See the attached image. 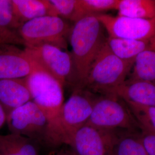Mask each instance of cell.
I'll return each instance as SVG.
<instances>
[{
    "instance_id": "cell-24",
    "label": "cell",
    "mask_w": 155,
    "mask_h": 155,
    "mask_svg": "<svg viewBox=\"0 0 155 155\" xmlns=\"http://www.w3.org/2000/svg\"><path fill=\"white\" fill-rule=\"evenodd\" d=\"M24 45L18 32L9 31L0 27V45Z\"/></svg>"
},
{
    "instance_id": "cell-28",
    "label": "cell",
    "mask_w": 155,
    "mask_h": 155,
    "mask_svg": "<svg viewBox=\"0 0 155 155\" xmlns=\"http://www.w3.org/2000/svg\"></svg>"
},
{
    "instance_id": "cell-2",
    "label": "cell",
    "mask_w": 155,
    "mask_h": 155,
    "mask_svg": "<svg viewBox=\"0 0 155 155\" xmlns=\"http://www.w3.org/2000/svg\"><path fill=\"white\" fill-rule=\"evenodd\" d=\"M105 31L96 16L84 17L72 26L68 40L77 76V88H83L90 67L106 42Z\"/></svg>"
},
{
    "instance_id": "cell-8",
    "label": "cell",
    "mask_w": 155,
    "mask_h": 155,
    "mask_svg": "<svg viewBox=\"0 0 155 155\" xmlns=\"http://www.w3.org/2000/svg\"><path fill=\"white\" fill-rule=\"evenodd\" d=\"M6 123L10 133L24 136L34 142L45 143L49 121L32 101L11 111L7 116Z\"/></svg>"
},
{
    "instance_id": "cell-25",
    "label": "cell",
    "mask_w": 155,
    "mask_h": 155,
    "mask_svg": "<svg viewBox=\"0 0 155 155\" xmlns=\"http://www.w3.org/2000/svg\"><path fill=\"white\" fill-rule=\"evenodd\" d=\"M139 136L148 155H155V134L141 130Z\"/></svg>"
},
{
    "instance_id": "cell-3",
    "label": "cell",
    "mask_w": 155,
    "mask_h": 155,
    "mask_svg": "<svg viewBox=\"0 0 155 155\" xmlns=\"http://www.w3.org/2000/svg\"><path fill=\"white\" fill-rule=\"evenodd\" d=\"M133 64L115 55L107 42L103 45L90 67L83 88L101 95H114L127 79Z\"/></svg>"
},
{
    "instance_id": "cell-15",
    "label": "cell",
    "mask_w": 155,
    "mask_h": 155,
    "mask_svg": "<svg viewBox=\"0 0 155 155\" xmlns=\"http://www.w3.org/2000/svg\"><path fill=\"white\" fill-rule=\"evenodd\" d=\"M17 17L21 24L33 19L58 16L50 0H12Z\"/></svg>"
},
{
    "instance_id": "cell-13",
    "label": "cell",
    "mask_w": 155,
    "mask_h": 155,
    "mask_svg": "<svg viewBox=\"0 0 155 155\" xmlns=\"http://www.w3.org/2000/svg\"><path fill=\"white\" fill-rule=\"evenodd\" d=\"M125 102L155 107V84L127 79L115 93Z\"/></svg>"
},
{
    "instance_id": "cell-21",
    "label": "cell",
    "mask_w": 155,
    "mask_h": 155,
    "mask_svg": "<svg viewBox=\"0 0 155 155\" xmlns=\"http://www.w3.org/2000/svg\"><path fill=\"white\" fill-rule=\"evenodd\" d=\"M141 130L155 134V107L125 102Z\"/></svg>"
},
{
    "instance_id": "cell-1",
    "label": "cell",
    "mask_w": 155,
    "mask_h": 155,
    "mask_svg": "<svg viewBox=\"0 0 155 155\" xmlns=\"http://www.w3.org/2000/svg\"><path fill=\"white\" fill-rule=\"evenodd\" d=\"M95 94L84 88L74 89L59 116L49 122L45 143L52 147L68 145L74 134L89 120L98 97Z\"/></svg>"
},
{
    "instance_id": "cell-7",
    "label": "cell",
    "mask_w": 155,
    "mask_h": 155,
    "mask_svg": "<svg viewBox=\"0 0 155 155\" xmlns=\"http://www.w3.org/2000/svg\"><path fill=\"white\" fill-rule=\"evenodd\" d=\"M26 80L32 101L43 111L49 122L54 121L64 104L63 86L38 64Z\"/></svg>"
},
{
    "instance_id": "cell-6",
    "label": "cell",
    "mask_w": 155,
    "mask_h": 155,
    "mask_svg": "<svg viewBox=\"0 0 155 155\" xmlns=\"http://www.w3.org/2000/svg\"><path fill=\"white\" fill-rule=\"evenodd\" d=\"M24 50L34 62L63 87L70 85L77 88V76L71 52L51 45L25 47Z\"/></svg>"
},
{
    "instance_id": "cell-20",
    "label": "cell",
    "mask_w": 155,
    "mask_h": 155,
    "mask_svg": "<svg viewBox=\"0 0 155 155\" xmlns=\"http://www.w3.org/2000/svg\"><path fill=\"white\" fill-rule=\"evenodd\" d=\"M58 16L74 23L87 16L81 0H50Z\"/></svg>"
},
{
    "instance_id": "cell-18",
    "label": "cell",
    "mask_w": 155,
    "mask_h": 155,
    "mask_svg": "<svg viewBox=\"0 0 155 155\" xmlns=\"http://www.w3.org/2000/svg\"><path fill=\"white\" fill-rule=\"evenodd\" d=\"M118 15L139 19L155 18V0H119Z\"/></svg>"
},
{
    "instance_id": "cell-5",
    "label": "cell",
    "mask_w": 155,
    "mask_h": 155,
    "mask_svg": "<svg viewBox=\"0 0 155 155\" xmlns=\"http://www.w3.org/2000/svg\"><path fill=\"white\" fill-rule=\"evenodd\" d=\"M86 124L106 130L141 131L125 102L114 95L98 96Z\"/></svg>"
},
{
    "instance_id": "cell-4",
    "label": "cell",
    "mask_w": 155,
    "mask_h": 155,
    "mask_svg": "<svg viewBox=\"0 0 155 155\" xmlns=\"http://www.w3.org/2000/svg\"><path fill=\"white\" fill-rule=\"evenodd\" d=\"M72 26L60 17L47 16L24 23L18 33L25 47L51 45L65 50Z\"/></svg>"
},
{
    "instance_id": "cell-16",
    "label": "cell",
    "mask_w": 155,
    "mask_h": 155,
    "mask_svg": "<svg viewBox=\"0 0 155 155\" xmlns=\"http://www.w3.org/2000/svg\"><path fill=\"white\" fill-rule=\"evenodd\" d=\"M127 79L155 84V43L137 56Z\"/></svg>"
},
{
    "instance_id": "cell-14",
    "label": "cell",
    "mask_w": 155,
    "mask_h": 155,
    "mask_svg": "<svg viewBox=\"0 0 155 155\" xmlns=\"http://www.w3.org/2000/svg\"><path fill=\"white\" fill-rule=\"evenodd\" d=\"M106 42L111 52L118 58L123 61L133 64L141 52L155 43V38L137 40L107 36Z\"/></svg>"
},
{
    "instance_id": "cell-11",
    "label": "cell",
    "mask_w": 155,
    "mask_h": 155,
    "mask_svg": "<svg viewBox=\"0 0 155 155\" xmlns=\"http://www.w3.org/2000/svg\"><path fill=\"white\" fill-rule=\"evenodd\" d=\"M36 66L24 49L15 45H0V79L27 77Z\"/></svg>"
},
{
    "instance_id": "cell-9",
    "label": "cell",
    "mask_w": 155,
    "mask_h": 155,
    "mask_svg": "<svg viewBox=\"0 0 155 155\" xmlns=\"http://www.w3.org/2000/svg\"><path fill=\"white\" fill-rule=\"evenodd\" d=\"M96 17L109 37L137 40L155 38V18L144 20L105 13Z\"/></svg>"
},
{
    "instance_id": "cell-19",
    "label": "cell",
    "mask_w": 155,
    "mask_h": 155,
    "mask_svg": "<svg viewBox=\"0 0 155 155\" xmlns=\"http://www.w3.org/2000/svg\"><path fill=\"white\" fill-rule=\"evenodd\" d=\"M139 133L119 130L110 155H148L140 140Z\"/></svg>"
},
{
    "instance_id": "cell-10",
    "label": "cell",
    "mask_w": 155,
    "mask_h": 155,
    "mask_svg": "<svg viewBox=\"0 0 155 155\" xmlns=\"http://www.w3.org/2000/svg\"><path fill=\"white\" fill-rule=\"evenodd\" d=\"M118 131L85 124L74 134L68 145L75 155H110Z\"/></svg>"
},
{
    "instance_id": "cell-22",
    "label": "cell",
    "mask_w": 155,
    "mask_h": 155,
    "mask_svg": "<svg viewBox=\"0 0 155 155\" xmlns=\"http://www.w3.org/2000/svg\"><path fill=\"white\" fill-rule=\"evenodd\" d=\"M22 25L17 18L12 0H0V27L18 32Z\"/></svg>"
},
{
    "instance_id": "cell-23",
    "label": "cell",
    "mask_w": 155,
    "mask_h": 155,
    "mask_svg": "<svg viewBox=\"0 0 155 155\" xmlns=\"http://www.w3.org/2000/svg\"><path fill=\"white\" fill-rule=\"evenodd\" d=\"M119 0H81L86 16H97L117 10Z\"/></svg>"
},
{
    "instance_id": "cell-27",
    "label": "cell",
    "mask_w": 155,
    "mask_h": 155,
    "mask_svg": "<svg viewBox=\"0 0 155 155\" xmlns=\"http://www.w3.org/2000/svg\"><path fill=\"white\" fill-rule=\"evenodd\" d=\"M75 155L74 153H73V154H68V153H67V154H62V155Z\"/></svg>"
},
{
    "instance_id": "cell-26",
    "label": "cell",
    "mask_w": 155,
    "mask_h": 155,
    "mask_svg": "<svg viewBox=\"0 0 155 155\" xmlns=\"http://www.w3.org/2000/svg\"><path fill=\"white\" fill-rule=\"evenodd\" d=\"M7 118V114L6 113L4 107L0 103V130L4 127Z\"/></svg>"
},
{
    "instance_id": "cell-12",
    "label": "cell",
    "mask_w": 155,
    "mask_h": 155,
    "mask_svg": "<svg viewBox=\"0 0 155 155\" xmlns=\"http://www.w3.org/2000/svg\"><path fill=\"white\" fill-rule=\"evenodd\" d=\"M32 101L26 78L0 79V103L8 114Z\"/></svg>"
},
{
    "instance_id": "cell-17",
    "label": "cell",
    "mask_w": 155,
    "mask_h": 155,
    "mask_svg": "<svg viewBox=\"0 0 155 155\" xmlns=\"http://www.w3.org/2000/svg\"><path fill=\"white\" fill-rule=\"evenodd\" d=\"M0 155H38L35 142L19 134H0Z\"/></svg>"
}]
</instances>
